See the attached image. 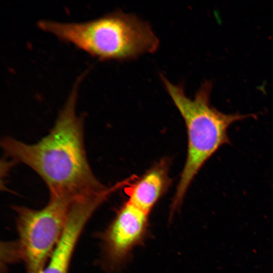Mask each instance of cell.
<instances>
[{"instance_id": "1", "label": "cell", "mask_w": 273, "mask_h": 273, "mask_svg": "<svg viewBox=\"0 0 273 273\" xmlns=\"http://www.w3.org/2000/svg\"><path fill=\"white\" fill-rule=\"evenodd\" d=\"M84 75L75 81L49 134L35 144L5 138L1 146L16 162L28 166L43 179L50 196L71 199L97 194L109 188L94 174L87 160L83 121L76 113L78 88Z\"/></svg>"}, {"instance_id": "2", "label": "cell", "mask_w": 273, "mask_h": 273, "mask_svg": "<svg viewBox=\"0 0 273 273\" xmlns=\"http://www.w3.org/2000/svg\"><path fill=\"white\" fill-rule=\"evenodd\" d=\"M160 77L182 117L188 133V152L171 205V211L181 204L194 178L205 163L222 146L230 144L228 129L234 123L254 114H225L210 104L211 81H205L194 99L187 96L181 85L170 82L163 75Z\"/></svg>"}, {"instance_id": "3", "label": "cell", "mask_w": 273, "mask_h": 273, "mask_svg": "<svg viewBox=\"0 0 273 273\" xmlns=\"http://www.w3.org/2000/svg\"><path fill=\"white\" fill-rule=\"evenodd\" d=\"M50 196L40 209L15 206L18 238L12 243L16 256L22 260L27 273H40L47 263L63 232L73 201Z\"/></svg>"}, {"instance_id": "4", "label": "cell", "mask_w": 273, "mask_h": 273, "mask_svg": "<svg viewBox=\"0 0 273 273\" xmlns=\"http://www.w3.org/2000/svg\"><path fill=\"white\" fill-rule=\"evenodd\" d=\"M149 214L129 201L117 212L103 235L106 257L112 267L121 265L146 236Z\"/></svg>"}, {"instance_id": "5", "label": "cell", "mask_w": 273, "mask_h": 273, "mask_svg": "<svg viewBox=\"0 0 273 273\" xmlns=\"http://www.w3.org/2000/svg\"><path fill=\"white\" fill-rule=\"evenodd\" d=\"M105 201L101 195L82 197L74 201L60 239L49 262L40 273H68L73 252L84 226Z\"/></svg>"}, {"instance_id": "6", "label": "cell", "mask_w": 273, "mask_h": 273, "mask_svg": "<svg viewBox=\"0 0 273 273\" xmlns=\"http://www.w3.org/2000/svg\"><path fill=\"white\" fill-rule=\"evenodd\" d=\"M169 164L162 159L127 189L128 201L149 214L170 185Z\"/></svg>"}]
</instances>
